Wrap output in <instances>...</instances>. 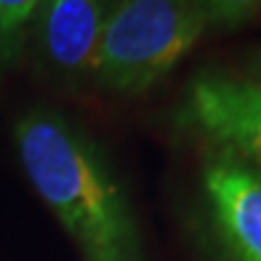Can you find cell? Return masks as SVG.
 <instances>
[{
  "label": "cell",
  "mask_w": 261,
  "mask_h": 261,
  "mask_svg": "<svg viewBox=\"0 0 261 261\" xmlns=\"http://www.w3.org/2000/svg\"><path fill=\"white\" fill-rule=\"evenodd\" d=\"M44 5V0H0V39L22 27Z\"/></svg>",
  "instance_id": "7"
},
{
  "label": "cell",
  "mask_w": 261,
  "mask_h": 261,
  "mask_svg": "<svg viewBox=\"0 0 261 261\" xmlns=\"http://www.w3.org/2000/svg\"><path fill=\"white\" fill-rule=\"evenodd\" d=\"M211 27H240L261 10V0H205Z\"/></svg>",
  "instance_id": "6"
},
{
  "label": "cell",
  "mask_w": 261,
  "mask_h": 261,
  "mask_svg": "<svg viewBox=\"0 0 261 261\" xmlns=\"http://www.w3.org/2000/svg\"><path fill=\"white\" fill-rule=\"evenodd\" d=\"M116 0H44L39 37L48 61L65 73L92 70L104 24Z\"/></svg>",
  "instance_id": "5"
},
{
  "label": "cell",
  "mask_w": 261,
  "mask_h": 261,
  "mask_svg": "<svg viewBox=\"0 0 261 261\" xmlns=\"http://www.w3.org/2000/svg\"><path fill=\"white\" fill-rule=\"evenodd\" d=\"M32 187L51 208L85 261H140L136 220L99 152L51 112L27 114L15 128Z\"/></svg>",
  "instance_id": "1"
},
{
  "label": "cell",
  "mask_w": 261,
  "mask_h": 261,
  "mask_svg": "<svg viewBox=\"0 0 261 261\" xmlns=\"http://www.w3.org/2000/svg\"><path fill=\"white\" fill-rule=\"evenodd\" d=\"M208 27L205 0H116L92 73L114 92H145L187 56Z\"/></svg>",
  "instance_id": "2"
},
{
  "label": "cell",
  "mask_w": 261,
  "mask_h": 261,
  "mask_svg": "<svg viewBox=\"0 0 261 261\" xmlns=\"http://www.w3.org/2000/svg\"><path fill=\"white\" fill-rule=\"evenodd\" d=\"M203 191L225 261H261V172L225 150L205 162Z\"/></svg>",
  "instance_id": "4"
},
{
  "label": "cell",
  "mask_w": 261,
  "mask_h": 261,
  "mask_svg": "<svg viewBox=\"0 0 261 261\" xmlns=\"http://www.w3.org/2000/svg\"><path fill=\"white\" fill-rule=\"evenodd\" d=\"M191 128L261 172V75H201L187 94Z\"/></svg>",
  "instance_id": "3"
}]
</instances>
